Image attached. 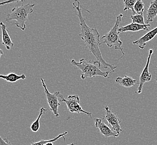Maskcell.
<instances>
[{"label": "cell", "instance_id": "6da1fadb", "mask_svg": "<svg viewBox=\"0 0 157 145\" xmlns=\"http://www.w3.org/2000/svg\"><path fill=\"white\" fill-rule=\"evenodd\" d=\"M73 5L77 11V13H75V15L78 17L80 22L81 28V33L79 34L80 37L84 41L86 46L89 49L90 51L94 55V57L97 59V60L100 62L104 68L105 69L109 68L111 72H114L117 66L113 64L107 63L102 56L99 48V46L102 44V43L100 40V35L98 32V29L95 26L94 28H92L87 25L85 19L82 15V9L80 7V2L78 0H75Z\"/></svg>", "mask_w": 157, "mask_h": 145}, {"label": "cell", "instance_id": "8fae6325", "mask_svg": "<svg viewBox=\"0 0 157 145\" xmlns=\"http://www.w3.org/2000/svg\"><path fill=\"white\" fill-rule=\"evenodd\" d=\"M151 26L150 24H145V25H140L136 23L130 24L128 25L121 27L119 28V32H136L140 31V30H146L149 32L148 27Z\"/></svg>", "mask_w": 157, "mask_h": 145}, {"label": "cell", "instance_id": "9a60e30c", "mask_svg": "<svg viewBox=\"0 0 157 145\" xmlns=\"http://www.w3.org/2000/svg\"><path fill=\"white\" fill-rule=\"evenodd\" d=\"M0 78L5 80V81L9 83H15L17 82L19 80H25L26 78V76L25 74L17 75L15 73L11 72L7 75L0 74Z\"/></svg>", "mask_w": 157, "mask_h": 145}, {"label": "cell", "instance_id": "7402d4cb", "mask_svg": "<svg viewBox=\"0 0 157 145\" xmlns=\"http://www.w3.org/2000/svg\"><path fill=\"white\" fill-rule=\"evenodd\" d=\"M0 145H13L11 142L7 139H3L0 135Z\"/></svg>", "mask_w": 157, "mask_h": 145}, {"label": "cell", "instance_id": "8992f818", "mask_svg": "<svg viewBox=\"0 0 157 145\" xmlns=\"http://www.w3.org/2000/svg\"><path fill=\"white\" fill-rule=\"evenodd\" d=\"M64 102L66 103L68 110L71 113H85L88 115L89 117H92V113L86 112L82 109L80 105L79 97L77 95H70L68 97L67 99H64Z\"/></svg>", "mask_w": 157, "mask_h": 145}, {"label": "cell", "instance_id": "30bf717a", "mask_svg": "<svg viewBox=\"0 0 157 145\" xmlns=\"http://www.w3.org/2000/svg\"><path fill=\"white\" fill-rule=\"evenodd\" d=\"M157 35V27L153 29L152 30L148 32L145 35L142 36L138 40H135L132 42V44L134 45H138L139 48L141 49H144L146 44L152 40Z\"/></svg>", "mask_w": 157, "mask_h": 145}, {"label": "cell", "instance_id": "9c48e42d", "mask_svg": "<svg viewBox=\"0 0 157 145\" xmlns=\"http://www.w3.org/2000/svg\"><path fill=\"white\" fill-rule=\"evenodd\" d=\"M104 117L102 118H96L94 120L95 126L98 127L100 130L101 133L104 135L106 137H118L119 135L117 134V133L114 132L111 128H110L109 127L106 125L105 123L103 122V120H104Z\"/></svg>", "mask_w": 157, "mask_h": 145}, {"label": "cell", "instance_id": "277c9868", "mask_svg": "<svg viewBox=\"0 0 157 145\" xmlns=\"http://www.w3.org/2000/svg\"><path fill=\"white\" fill-rule=\"evenodd\" d=\"M123 14H120L116 17V21L113 28L111 29L110 32H107L106 34L102 37L103 42L102 44L105 43L107 45V46L109 47H114L116 50H120L122 53L123 55L120 57V59L122 58L125 55V53L123 51L122 47L123 42L121 41L119 37V28L120 23L121 22V19L123 18Z\"/></svg>", "mask_w": 157, "mask_h": 145}, {"label": "cell", "instance_id": "44dd1931", "mask_svg": "<svg viewBox=\"0 0 157 145\" xmlns=\"http://www.w3.org/2000/svg\"><path fill=\"white\" fill-rule=\"evenodd\" d=\"M20 1H21V2H25V0H7V1H3L2 2H0V6H3L5 5H7L10 3L19 2Z\"/></svg>", "mask_w": 157, "mask_h": 145}, {"label": "cell", "instance_id": "ba28073f", "mask_svg": "<svg viewBox=\"0 0 157 145\" xmlns=\"http://www.w3.org/2000/svg\"><path fill=\"white\" fill-rule=\"evenodd\" d=\"M153 53V50L150 49L149 50V55H148L147 63H146L144 69L142 71L141 75L140 76L139 85L138 89V91L136 92V93H137V94H141L143 85H144L145 83L150 82L151 79V78H152L151 72H149V67L151 57Z\"/></svg>", "mask_w": 157, "mask_h": 145}, {"label": "cell", "instance_id": "ffe728a7", "mask_svg": "<svg viewBox=\"0 0 157 145\" xmlns=\"http://www.w3.org/2000/svg\"><path fill=\"white\" fill-rule=\"evenodd\" d=\"M134 10L136 15L141 14L144 11V3L142 0H136L134 5Z\"/></svg>", "mask_w": 157, "mask_h": 145}, {"label": "cell", "instance_id": "4fadbf2b", "mask_svg": "<svg viewBox=\"0 0 157 145\" xmlns=\"http://www.w3.org/2000/svg\"><path fill=\"white\" fill-rule=\"evenodd\" d=\"M157 15V0L151 1V5L147 12V21L145 24H149V22L153 21Z\"/></svg>", "mask_w": 157, "mask_h": 145}, {"label": "cell", "instance_id": "ac0fdd59", "mask_svg": "<svg viewBox=\"0 0 157 145\" xmlns=\"http://www.w3.org/2000/svg\"><path fill=\"white\" fill-rule=\"evenodd\" d=\"M136 2V0H124V3L125 5L124 11H126L128 10H130L132 11L134 15H136V13L134 10V5Z\"/></svg>", "mask_w": 157, "mask_h": 145}, {"label": "cell", "instance_id": "603a6c76", "mask_svg": "<svg viewBox=\"0 0 157 145\" xmlns=\"http://www.w3.org/2000/svg\"><path fill=\"white\" fill-rule=\"evenodd\" d=\"M3 54V51L0 49V59H1V57Z\"/></svg>", "mask_w": 157, "mask_h": 145}, {"label": "cell", "instance_id": "5bb4252c", "mask_svg": "<svg viewBox=\"0 0 157 145\" xmlns=\"http://www.w3.org/2000/svg\"><path fill=\"white\" fill-rule=\"evenodd\" d=\"M115 82L120 85L124 87L125 88H131L138 83L136 79L125 76L124 77H117L115 79Z\"/></svg>", "mask_w": 157, "mask_h": 145}, {"label": "cell", "instance_id": "484cf974", "mask_svg": "<svg viewBox=\"0 0 157 145\" xmlns=\"http://www.w3.org/2000/svg\"></svg>", "mask_w": 157, "mask_h": 145}, {"label": "cell", "instance_id": "3957f363", "mask_svg": "<svg viewBox=\"0 0 157 145\" xmlns=\"http://www.w3.org/2000/svg\"><path fill=\"white\" fill-rule=\"evenodd\" d=\"M35 6V4H25L24 2H22V5L20 6L14 7L12 9L11 13L7 15L5 21L10 22L13 20H16L14 25L22 31H24L26 28L25 22L28 19L29 15L34 12L33 8Z\"/></svg>", "mask_w": 157, "mask_h": 145}, {"label": "cell", "instance_id": "7a4b0ae2", "mask_svg": "<svg viewBox=\"0 0 157 145\" xmlns=\"http://www.w3.org/2000/svg\"><path fill=\"white\" fill-rule=\"evenodd\" d=\"M71 64L81 70V78L83 80L87 78H94L97 76L110 78L109 76L111 71H102L100 69L101 64L98 60L87 61L85 59H81L78 62L75 59H72L71 60Z\"/></svg>", "mask_w": 157, "mask_h": 145}, {"label": "cell", "instance_id": "cb8c5ba5", "mask_svg": "<svg viewBox=\"0 0 157 145\" xmlns=\"http://www.w3.org/2000/svg\"><path fill=\"white\" fill-rule=\"evenodd\" d=\"M45 145H54V142H49L47 143Z\"/></svg>", "mask_w": 157, "mask_h": 145}, {"label": "cell", "instance_id": "e0dca14e", "mask_svg": "<svg viewBox=\"0 0 157 145\" xmlns=\"http://www.w3.org/2000/svg\"><path fill=\"white\" fill-rule=\"evenodd\" d=\"M68 134V132H65L64 133H63L62 134H60L58 136H57L56 137L54 138L51 139H49V140H40V141L37 142H34V143H32V144L30 145H45L47 143L49 142H56L58 139H60V138H63L64 141H65L66 139L64 137V136H66Z\"/></svg>", "mask_w": 157, "mask_h": 145}, {"label": "cell", "instance_id": "52a82bcc", "mask_svg": "<svg viewBox=\"0 0 157 145\" xmlns=\"http://www.w3.org/2000/svg\"><path fill=\"white\" fill-rule=\"evenodd\" d=\"M106 115L104 116V118L106 119L112 129H113L117 134L120 136V133L123 131V129L120 126L121 121L119 118L115 114L110 110V108L106 106L105 107Z\"/></svg>", "mask_w": 157, "mask_h": 145}, {"label": "cell", "instance_id": "d4e9b609", "mask_svg": "<svg viewBox=\"0 0 157 145\" xmlns=\"http://www.w3.org/2000/svg\"><path fill=\"white\" fill-rule=\"evenodd\" d=\"M75 143H71V144H68V145H75Z\"/></svg>", "mask_w": 157, "mask_h": 145}, {"label": "cell", "instance_id": "2e32d148", "mask_svg": "<svg viewBox=\"0 0 157 145\" xmlns=\"http://www.w3.org/2000/svg\"><path fill=\"white\" fill-rule=\"evenodd\" d=\"M48 109H45L44 107H41L40 110V113L38 116V118H36V120L33 123H32L30 126V129L32 130L33 132H37L39 130L40 128V118H41V116L45 114V113L48 111Z\"/></svg>", "mask_w": 157, "mask_h": 145}, {"label": "cell", "instance_id": "d6986e66", "mask_svg": "<svg viewBox=\"0 0 157 145\" xmlns=\"http://www.w3.org/2000/svg\"><path fill=\"white\" fill-rule=\"evenodd\" d=\"M132 20V23H136L140 25H145L144 18V14L143 13H141L139 15H133L129 17Z\"/></svg>", "mask_w": 157, "mask_h": 145}, {"label": "cell", "instance_id": "5b68a950", "mask_svg": "<svg viewBox=\"0 0 157 145\" xmlns=\"http://www.w3.org/2000/svg\"><path fill=\"white\" fill-rule=\"evenodd\" d=\"M42 85L44 89V91L46 95L48 103L50 108V110L57 117H59L58 112V108L60 105V103L63 102L64 97L59 91H56L54 93H51L48 89L44 79L41 78Z\"/></svg>", "mask_w": 157, "mask_h": 145}, {"label": "cell", "instance_id": "4316f807", "mask_svg": "<svg viewBox=\"0 0 157 145\" xmlns=\"http://www.w3.org/2000/svg\"></svg>", "mask_w": 157, "mask_h": 145}, {"label": "cell", "instance_id": "7c38bea8", "mask_svg": "<svg viewBox=\"0 0 157 145\" xmlns=\"http://www.w3.org/2000/svg\"><path fill=\"white\" fill-rule=\"evenodd\" d=\"M0 26L2 30V44L6 47L7 50H10L11 47L14 46V44L13 43L8 33V30L7 29L6 26L5 25V24H3V22H0Z\"/></svg>", "mask_w": 157, "mask_h": 145}]
</instances>
